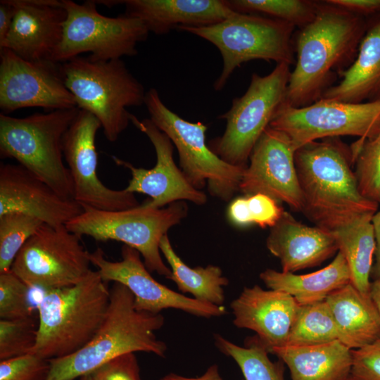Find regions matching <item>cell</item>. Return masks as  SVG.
<instances>
[{
  "mask_svg": "<svg viewBox=\"0 0 380 380\" xmlns=\"http://www.w3.org/2000/svg\"><path fill=\"white\" fill-rule=\"evenodd\" d=\"M367 27V18L317 1L315 18L296 37L297 59L286 103L300 108L321 99L355 61Z\"/></svg>",
  "mask_w": 380,
  "mask_h": 380,
  "instance_id": "6da1fadb",
  "label": "cell"
},
{
  "mask_svg": "<svg viewBox=\"0 0 380 380\" xmlns=\"http://www.w3.org/2000/svg\"><path fill=\"white\" fill-rule=\"evenodd\" d=\"M294 158L301 212L315 226L334 232L377 212L379 203L360 191L350 148L339 137L308 143L296 151Z\"/></svg>",
  "mask_w": 380,
  "mask_h": 380,
  "instance_id": "7a4b0ae2",
  "label": "cell"
},
{
  "mask_svg": "<svg viewBox=\"0 0 380 380\" xmlns=\"http://www.w3.org/2000/svg\"><path fill=\"white\" fill-rule=\"evenodd\" d=\"M164 320L160 313L137 310L132 293L125 285L113 282L106 317L94 336L77 352L49 360L46 380H74L128 353L141 351L164 357L167 346L155 333Z\"/></svg>",
  "mask_w": 380,
  "mask_h": 380,
  "instance_id": "3957f363",
  "label": "cell"
},
{
  "mask_svg": "<svg viewBox=\"0 0 380 380\" xmlns=\"http://www.w3.org/2000/svg\"><path fill=\"white\" fill-rule=\"evenodd\" d=\"M37 305L38 333L29 353L46 360L70 355L94 336L110 301L108 282L91 270L73 286L44 291Z\"/></svg>",
  "mask_w": 380,
  "mask_h": 380,
  "instance_id": "277c9868",
  "label": "cell"
},
{
  "mask_svg": "<svg viewBox=\"0 0 380 380\" xmlns=\"http://www.w3.org/2000/svg\"><path fill=\"white\" fill-rule=\"evenodd\" d=\"M77 107L35 113L25 118L0 114V156L15 159L61 196L74 199L63 142Z\"/></svg>",
  "mask_w": 380,
  "mask_h": 380,
  "instance_id": "5b68a950",
  "label": "cell"
},
{
  "mask_svg": "<svg viewBox=\"0 0 380 380\" xmlns=\"http://www.w3.org/2000/svg\"><path fill=\"white\" fill-rule=\"evenodd\" d=\"M61 64L77 108L94 115L107 140L115 141L131 122L127 108L144 104L142 84L121 59L92 61L78 56Z\"/></svg>",
  "mask_w": 380,
  "mask_h": 380,
  "instance_id": "8992f818",
  "label": "cell"
},
{
  "mask_svg": "<svg viewBox=\"0 0 380 380\" xmlns=\"http://www.w3.org/2000/svg\"><path fill=\"white\" fill-rule=\"evenodd\" d=\"M295 26L288 22L255 13L234 12L227 19L207 26L179 27L203 38L220 51L222 69L213 84L222 90L234 71L253 60L294 63L293 34Z\"/></svg>",
  "mask_w": 380,
  "mask_h": 380,
  "instance_id": "52a82bcc",
  "label": "cell"
},
{
  "mask_svg": "<svg viewBox=\"0 0 380 380\" xmlns=\"http://www.w3.org/2000/svg\"><path fill=\"white\" fill-rule=\"evenodd\" d=\"M82 207L83 212L65 224L69 231L97 241L122 242L139 252L148 271L170 279L172 271L161 258L160 243L168 230L187 215L184 201L175 202L165 208L141 204L118 211Z\"/></svg>",
  "mask_w": 380,
  "mask_h": 380,
  "instance_id": "ba28073f",
  "label": "cell"
},
{
  "mask_svg": "<svg viewBox=\"0 0 380 380\" xmlns=\"http://www.w3.org/2000/svg\"><path fill=\"white\" fill-rule=\"evenodd\" d=\"M289 66L277 64L264 76L253 73L246 91L233 99L229 110L219 116L226 120L224 132L208 144L222 160L236 166L248 165L255 145L286 102Z\"/></svg>",
  "mask_w": 380,
  "mask_h": 380,
  "instance_id": "9c48e42d",
  "label": "cell"
},
{
  "mask_svg": "<svg viewBox=\"0 0 380 380\" xmlns=\"http://www.w3.org/2000/svg\"><path fill=\"white\" fill-rule=\"evenodd\" d=\"M144 104L150 120L177 150L182 172L189 182L201 190L208 183L210 195L228 201L236 192L246 167L231 165L214 153L205 141L207 126L182 118L163 102L155 88L146 91Z\"/></svg>",
  "mask_w": 380,
  "mask_h": 380,
  "instance_id": "30bf717a",
  "label": "cell"
},
{
  "mask_svg": "<svg viewBox=\"0 0 380 380\" xmlns=\"http://www.w3.org/2000/svg\"><path fill=\"white\" fill-rule=\"evenodd\" d=\"M67 11L62 39L51 60L63 63L80 53L92 61L121 59L137 54V45L149 32L141 20L125 14L107 17L96 10L95 1L82 4L63 0Z\"/></svg>",
  "mask_w": 380,
  "mask_h": 380,
  "instance_id": "8fae6325",
  "label": "cell"
},
{
  "mask_svg": "<svg viewBox=\"0 0 380 380\" xmlns=\"http://www.w3.org/2000/svg\"><path fill=\"white\" fill-rule=\"evenodd\" d=\"M81 240L65 225L44 223L21 248L11 270L31 289L77 284L92 270L90 253Z\"/></svg>",
  "mask_w": 380,
  "mask_h": 380,
  "instance_id": "7c38bea8",
  "label": "cell"
},
{
  "mask_svg": "<svg viewBox=\"0 0 380 380\" xmlns=\"http://www.w3.org/2000/svg\"><path fill=\"white\" fill-rule=\"evenodd\" d=\"M270 127L290 139L295 151L305 144L327 138L372 137L380 128V101L360 103L321 99L300 108L283 103Z\"/></svg>",
  "mask_w": 380,
  "mask_h": 380,
  "instance_id": "4fadbf2b",
  "label": "cell"
},
{
  "mask_svg": "<svg viewBox=\"0 0 380 380\" xmlns=\"http://www.w3.org/2000/svg\"><path fill=\"white\" fill-rule=\"evenodd\" d=\"M100 128L101 125L94 115L79 109L64 136L63 156L73 184L74 200L82 205L101 210L136 208L140 204L134 193L125 189L108 188L97 175L95 141Z\"/></svg>",
  "mask_w": 380,
  "mask_h": 380,
  "instance_id": "5bb4252c",
  "label": "cell"
},
{
  "mask_svg": "<svg viewBox=\"0 0 380 380\" xmlns=\"http://www.w3.org/2000/svg\"><path fill=\"white\" fill-rule=\"evenodd\" d=\"M27 107L54 110L77 106L65 84L61 63L27 61L0 49V109L6 115Z\"/></svg>",
  "mask_w": 380,
  "mask_h": 380,
  "instance_id": "9a60e30c",
  "label": "cell"
},
{
  "mask_svg": "<svg viewBox=\"0 0 380 380\" xmlns=\"http://www.w3.org/2000/svg\"><path fill=\"white\" fill-rule=\"evenodd\" d=\"M136 249L123 245L120 261L108 260L101 248L90 253L89 258L104 281L119 282L128 288L134 296L137 310L156 314L165 309L175 308L205 318L222 316L227 312L223 305L186 297L158 282Z\"/></svg>",
  "mask_w": 380,
  "mask_h": 380,
  "instance_id": "2e32d148",
  "label": "cell"
},
{
  "mask_svg": "<svg viewBox=\"0 0 380 380\" xmlns=\"http://www.w3.org/2000/svg\"><path fill=\"white\" fill-rule=\"evenodd\" d=\"M130 121L151 142L156 154V163L153 167L145 169L113 156L112 159L117 165L130 171L132 177L125 189L150 196L151 200L143 204L153 208H163L166 205L185 200L197 205L205 203V194L194 188L176 165L173 158L174 145L170 138L150 119L141 120L131 113Z\"/></svg>",
  "mask_w": 380,
  "mask_h": 380,
  "instance_id": "e0dca14e",
  "label": "cell"
},
{
  "mask_svg": "<svg viewBox=\"0 0 380 380\" xmlns=\"http://www.w3.org/2000/svg\"><path fill=\"white\" fill-rule=\"evenodd\" d=\"M290 139L270 126L255 145L246 167L239 191L245 196L267 195L301 212L303 199Z\"/></svg>",
  "mask_w": 380,
  "mask_h": 380,
  "instance_id": "ac0fdd59",
  "label": "cell"
},
{
  "mask_svg": "<svg viewBox=\"0 0 380 380\" xmlns=\"http://www.w3.org/2000/svg\"><path fill=\"white\" fill-rule=\"evenodd\" d=\"M83 210L20 164H1L0 215L21 213L47 224L65 225Z\"/></svg>",
  "mask_w": 380,
  "mask_h": 380,
  "instance_id": "d6986e66",
  "label": "cell"
},
{
  "mask_svg": "<svg viewBox=\"0 0 380 380\" xmlns=\"http://www.w3.org/2000/svg\"><path fill=\"white\" fill-rule=\"evenodd\" d=\"M6 1L15 8V15L0 49H8L27 61L51 60L67 18L63 0Z\"/></svg>",
  "mask_w": 380,
  "mask_h": 380,
  "instance_id": "ffe728a7",
  "label": "cell"
},
{
  "mask_svg": "<svg viewBox=\"0 0 380 380\" xmlns=\"http://www.w3.org/2000/svg\"><path fill=\"white\" fill-rule=\"evenodd\" d=\"M230 306L234 324L255 331L269 353L286 346L300 308L291 295L258 285L245 287Z\"/></svg>",
  "mask_w": 380,
  "mask_h": 380,
  "instance_id": "44dd1931",
  "label": "cell"
},
{
  "mask_svg": "<svg viewBox=\"0 0 380 380\" xmlns=\"http://www.w3.org/2000/svg\"><path fill=\"white\" fill-rule=\"evenodd\" d=\"M266 246L282 272L291 273L318 266L338 251L332 232L304 224L286 211L271 228Z\"/></svg>",
  "mask_w": 380,
  "mask_h": 380,
  "instance_id": "7402d4cb",
  "label": "cell"
},
{
  "mask_svg": "<svg viewBox=\"0 0 380 380\" xmlns=\"http://www.w3.org/2000/svg\"><path fill=\"white\" fill-rule=\"evenodd\" d=\"M125 15L143 22L149 32L165 34L179 27L220 23L235 11L227 0H125Z\"/></svg>",
  "mask_w": 380,
  "mask_h": 380,
  "instance_id": "603a6c76",
  "label": "cell"
},
{
  "mask_svg": "<svg viewBox=\"0 0 380 380\" xmlns=\"http://www.w3.org/2000/svg\"><path fill=\"white\" fill-rule=\"evenodd\" d=\"M322 99L360 103L380 101V13L367 18V27L353 63Z\"/></svg>",
  "mask_w": 380,
  "mask_h": 380,
  "instance_id": "cb8c5ba5",
  "label": "cell"
},
{
  "mask_svg": "<svg viewBox=\"0 0 380 380\" xmlns=\"http://www.w3.org/2000/svg\"><path fill=\"white\" fill-rule=\"evenodd\" d=\"M338 333V341L351 350L380 338V315L370 298L351 283L326 298Z\"/></svg>",
  "mask_w": 380,
  "mask_h": 380,
  "instance_id": "d4e9b609",
  "label": "cell"
},
{
  "mask_svg": "<svg viewBox=\"0 0 380 380\" xmlns=\"http://www.w3.org/2000/svg\"><path fill=\"white\" fill-rule=\"evenodd\" d=\"M289 369L291 380H348L352 350L336 340L327 343L285 346L270 351Z\"/></svg>",
  "mask_w": 380,
  "mask_h": 380,
  "instance_id": "484cf974",
  "label": "cell"
},
{
  "mask_svg": "<svg viewBox=\"0 0 380 380\" xmlns=\"http://www.w3.org/2000/svg\"><path fill=\"white\" fill-rule=\"evenodd\" d=\"M260 278L270 289L293 296L300 305L326 299L336 290L350 283V272L343 254L338 251L332 262L324 268L305 274L267 269Z\"/></svg>",
  "mask_w": 380,
  "mask_h": 380,
  "instance_id": "4316f807",
  "label": "cell"
},
{
  "mask_svg": "<svg viewBox=\"0 0 380 380\" xmlns=\"http://www.w3.org/2000/svg\"><path fill=\"white\" fill-rule=\"evenodd\" d=\"M373 215H366L355 222L332 232L338 251L344 256L349 267L350 283L364 294H369L375 253Z\"/></svg>",
  "mask_w": 380,
  "mask_h": 380,
  "instance_id": "83f0119b",
  "label": "cell"
},
{
  "mask_svg": "<svg viewBox=\"0 0 380 380\" xmlns=\"http://www.w3.org/2000/svg\"><path fill=\"white\" fill-rule=\"evenodd\" d=\"M160 250L171 268L169 279L177 284L181 292L189 293L202 302L222 305L225 299L223 287L228 285L229 280L219 267H189L176 254L167 234L160 241Z\"/></svg>",
  "mask_w": 380,
  "mask_h": 380,
  "instance_id": "f1b7e54d",
  "label": "cell"
},
{
  "mask_svg": "<svg viewBox=\"0 0 380 380\" xmlns=\"http://www.w3.org/2000/svg\"><path fill=\"white\" fill-rule=\"evenodd\" d=\"M215 343L222 353L236 362L245 380H284V363L280 360L272 362L267 348L257 336L247 338L244 347L219 334L215 336Z\"/></svg>",
  "mask_w": 380,
  "mask_h": 380,
  "instance_id": "f546056e",
  "label": "cell"
},
{
  "mask_svg": "<svg viewBox=\"0 0 380 380\" xmlns=\"http://www.w3.org/2000/svg\"><path fill=\"white\" fill-rule=\"evenodd\" d=\"M336 340H338L337 327L329 307L324 300L312 304L300 305L286 346H313Z\"/></svg>",
  "mask_w": 380,
  "mask_h": 380,
  "instance_id": "4dcf8cb0",
  "label": "cell"
},
{
  "mask_svg": "<svg viewBox=\"0 0 380 380\" xmlns=\"http://www.w3.org/2000/svg\"><path fill=\"white\" fill-rule=\"evenodd\" d=\"M238 13L265 14L288 22L299 29L313 20L317 1L310 0H227Z\"/></svg>",
  "mask_w": 380,
  "mask_h": 380,
  "instance_id": "1f68e13d",
  "label": "cell"
},
{
  "mask_svg": "<svg viewBox=\"0 0 380 380\" xmlns=\"http://www.w3.org/2000/svg\"><path fill=\"white\" fill-rule=\"evenodd\" d=\"M358 188L363 196L380 203V128L371 138L350 146Z\"/></svg>",
  "mask_w": 380,
  "mask_h": 380,
  "instance_id": "d6a6232c",
  "label": "cell"
},
{
  "mask_svg": "<svg viewBox=\"0 0 380 380\" xmlns=\"http://www.w3.org/2000/svg\"><path fill=\"white\" fill-rule=\"evenodd\" d=\"M43 224L41 220L21 213L0 215V273L11 270L21 248Z\"/></svg>",
  "mask_w": 380,
  "mask_h": 380,
  "instance_id": "836d02e7",
  "label": "cell"
},
{
  "mask_svg": "<svg viewBox=\"0 0 380 380\" xmlns=\"http://www.w3.org/2000/svg\"><path fill=\"white\" fill-rule=\"evenodd\" d=\"M38 323L33 316L0 321V360L26 355L34 348Z\"/></svg>",
  "mask_w": 380,
  "mask_h": 380,
  "instance_id": "e575fe53",
  "label": "cell"
},
{
  "mask_svg": "<svg viewBox=\"0 0 380 380\" xmlns=\"http://www.w3.org/2000/svg\"><path fill=\"white\" fill-rule=\"evenodd\" d=\"M29 287L12 271L0 273V317L1 319H23L30 316Z\"/></svg>",
  "mask_w": 380,
  "mask_h": 380,
  "instance_id": "d590c367",
  "label": "cell"
},
{
  "mask_svg": "<svg viewBox=\"0 0 380 380\" xmlns=\"http://www.w3.org/2000/svg\"><path fill=\"white\" fill-rule=\"evenodd\" d=\"M50 368L49 360L27 353L0 360V380H46Z\"/></svg>",
  "mask_w": 380,
  "mask_h": 380,
  "instance_id": "8d00e7d4",
  "label": "cell"
},
{
  "mask_svg": "<svg viewBox=\"0 0 380 380\" xmlns=\"http://www.w3.org/2000/svg\"><path fill=\"white\" fill-rule=\"evenodd\" d=\"M93 380H141L134 353L119 355L90 374Z\"/></svg>",
  "mask_w": 380,
  "mask_h": 380,
  "instance_id": "74e56055",
  "label": "cell"
},
{
  "mask_svg": "<svg viewBox=\"0 0 380 380\" xmlns=\"http://www.w3.org/2000/svg\"><path fill=\"white\" fill-rule=\"evenodd\" d=\"M350 376L356 380H380V338L359 349L352 350Z\"/></svg>",
  "mask_w": 380,
  "mask_h": 380,
  "instance_id": "f35d334b",
  "label": "cell"
},
{
  "mask_svg": "<svg viewBox=\"0 0 380 380\" xmlns=\"http://www.w3.org/2000/svg\"><path fill=\"white\" fill-rule=\"evenodd\" d=\"M246 196L251 224L261 228L274 227L285 211L278 201L267 195L258 193Z\"/></svg>",
  "mask_w": 380,
  "mask_h": 380,
  "instance_id": "ab89813d",
  "label": "cell"
},
{
  "mask_svg": "<svg viewBox=\"0 0 380 380\" xmlns=\"http://www.w3.org/2000/svg\"><path fill=\"white\" fill-rule=\"evenodd\" d=\"M353 13L369 18L380 13V0H327Z\"/></svg>",
  "mask_w": 380,
  "mask_h": 380,
  "instance_id": "60d3db41",
  "label": "cell"
},
{
  "mask_svg": "<svg viewBox=\"0 0 380 380\" xmlns=\"http://www.w3.org/2000/svg\"><path fill=\"white\" fill-rule=\"evenodd\" d=\"M227 216L229 221L239 227H246L251 224L248 207L246 196L238 197L229 204L227 210Z\"/></svg>",
  "mask_w": 380,
  "mask_h": 380,
  "instance_id": "b9f144b4",
  "label": "cell"
},
{
  "mask_svg": "<svg viewBox=\"0 0 380 380\" xmlns=\"http://www.w3.org/2000/svg\"><path fill=\"white\" fill-rule=\"evenodd\" d=\"M14 15L15 8L6 0L0 1V47L9 33Z\"/></svg>",
  "mask_w": 380,
  "mask_h": 380,
  "instance_id": "7bdbcfd3",
  "label": "cell"
},
{
  "mask_svg": "<svg viewBox=\"0 0 380 380\" xmlns=\"http://www.w3.org/2000/svg\"><path fill=\"white\" fill-rule=\"evenodd\" d=\"M372 222L375 240V262L373 265L371 277L374 280L380 279V211L372 217Z\"/></svg>",
  "mask_w": 380,
  "mask_h": 380,
  "instance_id": "ee69618b",
  "label": "cell"
},
{
  "mask_svg": "<svg viewBox=\"0 0 380 380\" xmlns=\"http://www.w3.org/2000/svg\"><path fill=\"white\" fill-rule=\"evenodd\" d=\"M160 380H224L219 372L217 365H210L201 376L196 377H186L174 373H170Z\"/></svg>",
  "mask_w": 380,
  "mask_h": 380,
  "instance_id": "f6af8a7d",
  "label": "cell"
},
{
  "mask_svg": "<svg viewBox=\"0 0 380 380\" xmlns=\"http://www.w3.org/2000/svg\"><path fill=\"white\" fill-rule=\"evenodd\" d=\"M369 296L380 315V279L371 282Z\"/></svg>",
  "mask_w": 380,
  "mask_h": 380,
  "instance_id": "bcb514c9",
  "label": "cell"
},
{
  "mask_svg": "<svg viewBox=\"0 0 380 380\" xmlns=\"http://www.w3.org/2000/svg\"><path fill=\"white\" fill-rule=\"evenodd\" d=\"M74 380H93L90 374H87L77 378Z\"/></svg>",
  "mask_w": 380,
  "mask_h": 380,
  "instance_id": "7dc6e473",
  "label": "cell"
},
{
  "mask_svg": "<svg viewBox=\"0 0 380 380\" xmlns=\"http://www.w3.org/2000/svg\"><path fill=\"white\" fill-rule=\"evenodd\" d=\"M348 380H356V379H355L353 378L352 376H350V378L348 379Z\"/></svg>",
  "mask_w": 380,
  "mask_h": 380,
  "instance_id": "c3c4849f",
  "label": "cell"
}]
</instances>
